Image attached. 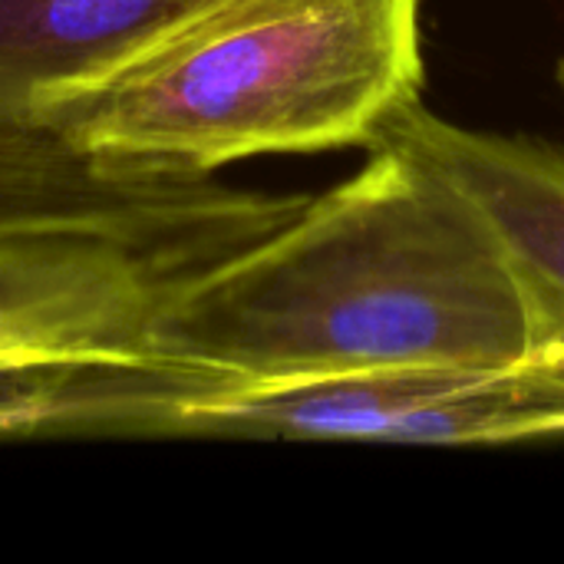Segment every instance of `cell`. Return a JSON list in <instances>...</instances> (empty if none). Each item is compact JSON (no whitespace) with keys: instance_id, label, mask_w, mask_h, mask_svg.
Instances as JSON below:
<instances>
[{"instance_id":"cell-1","label":"cell","mask_w":564,"mask_h":564,"mask_svg":"<svg viewBox=\"0 0 564 564\" xmlns=\"http://www.w3.org/2000/svg\"><path fill=\"white\" fill-rule=\"evenodd\" d=\"M159 347L238 380L509 370L525 317L473 208L390 145L268 241L192 284Z\"/></svg>"},{"instance_id":"cell-2","label":"cell","mask_w":564,"mask_h":564,"mask_svg":"<svg viewBox=\"0 0 564 564\" xmlns=\"http://www.w3.org/2000/svg\"><path fill=\"white\" fill-rule=\"evenodd\" d=\"M420 89V0H202L26 116L129 172L215 175L254 155L370 149Z\"/></svg>"},{"instance_id":"cell-3","label":"cell","mask_w":564,"mask_h":564,"mask_svg":"<svg viewBox=\"0 0 564 564\" xmlns=\"http://www.w3.org/2000/svg\"><path fill=\"white\" fill-rule=\"evenodd\" d=\"M172 436L492 446L564 436V370L400 367L317 380H238L205 370Z\"/></svg>"},{"instance_id":"cell-4","label":"cell","mask_w":564,"mask_h":564,"mask_svg":"<svg viewBox=\"0 0 564 564\" xmlns=\"http://www.w3.org/2000/svg\"><path fill=\"white\" fill-rule=\"evenodd\" d=\"M307 202L215 175L129 172L79 152L33 116L0 109V238L122 245L221 268Z\"/></svg>"},{"instance_id":"cell-5","label":"cell","mask_w":564,"mask_h":564,"mask_svg":"<svg viewBox=\"0 0 564 564\" xmlns=\"http://www.w3.org/2000/svg\"><path fill=\"white\" fill-rule=\"evenodd\" d=\"M373 145L436 172L492 238L525 317V364L564 370V152L456 126L423 106L397 109Z\"/></svg>"},{"instance_id":"cell-6","label":"cell","mask_w":564,"mask_h":564,"mask_svg":"<svg viewBox=\"0 0 564 564\" xmlns=\"http://www.w3.org/2000/svg\"><path fill=\"white\" fill-rule=\"evenodd\" d=\"M212 271L122 245L0 238V350L152 347L169 307Z\"/></svg>"},{"instance_id":"cell-7","label":"cell","mask_w":564,"mask_h":564,"mask_svg":"<svg viewBox=\"0 0 564 564\" xmlns=\"http://www.w3.org/2000/svg\"><path fill=\"white\" fill-rule=\"evenodd\" d=\"M202 364L152 347L0 350V440L53 433L172 436L178 397Z\"/></svg>"},{"instance_id":"cell-8","label":"cell","mask_w":564,"mask_h":564,"mask_svg":"<svg viewBox=\"0 0 564 564\" xmlns=\"http://www.w3.org/2000/svg\"><path fill=\"white\" fill-rule=\"evenodd\" d=\"M202 0H0V109L30 112L79 76Z\"/></svg>"},{"instance_id":"cell-9","label":"cell","mask_w":564,"mask_h":564,"mask_svg":"<svg viewBox=\"0 0 564 564\" xmlns=\"http://www.w3.org/2000/svg\"><path fill=\"white\" fill-rule=\"evenodd\" d=\"M558 79H562V86H564V63H562V69H558Z\"/></svg>"}]
</instances>
